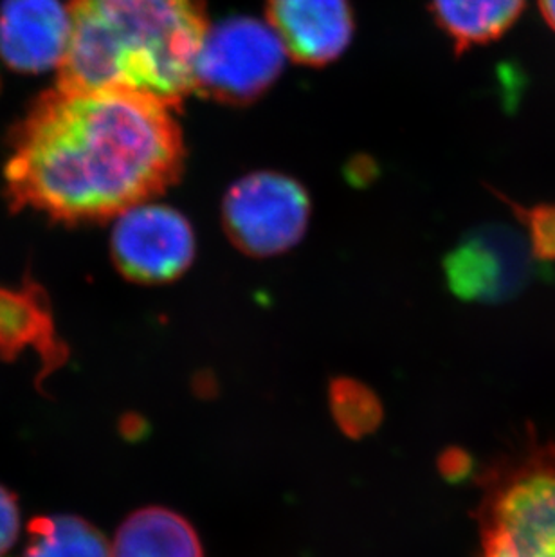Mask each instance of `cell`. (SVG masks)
I'll list each match as a JSON object with an SVG mask.
<instances>
[{"label": "cell", "mask_w": 555, "mask_h": 557, "mask_svg": "<svg viewBox=\"0 0 555 557\" xmlns=\"http://www.w3.org/2000/svg\"><path fill=\"white\" fill-rule=\"evenodd\" d=\"M71 16L60 0H4L0 8V59L21 73L60 67Z\"/></svg>", "instance_id": "52a82bcc"}, {"label": "cell", "mask_w": 555, "mask_h": 557, "mask_svg": "<svg viewBox=\"0 0 555 557\" xmlns=\"http://www.w3.org/2000/svg\"><path fill=\"white\" fill-rule=\"evenodd\" d=\"M513 206L527 230L532 255L540 260H555V205H540L534 208Z\"/></svg>", "instance_id": "9a60e30c"}, {"label": "cell", "mask_w": 555, "mask_h": 557, "mask_svg": "<svg viewBox=\"0 0 555 557\" xmlns=\"http://www.w3.org/2000/svg\"><path fill=\"white\" fill-rule=\"evenodd\" d=\"M436 26L456 53L496 42L519 21L527 0H430Z\"/></svg>", "instance_id": "8fae6325"}, {"label": "cell", "mask_w": 555, "mask_h": 557, "mask_svg": "<svg viewBox=\"0 0 555 557\" xmlns=\"http://www.w3.org/2000/svg\"><path fill=\"white\" fill-rule=\"evenodd\" d=\"M268 16L287 54L314 67L340 59L354 35L348 0H268Z\"/></svg>", "instance_id": "ba28073f"}, {"label": "cell", "mask_w": 555, "mask_h": 557, "mask_svg": "<svg viewBox=\"0 0 555 557\" xmlns=\"http://www.w3.org/2000/svg\"><path fill=\"white\" fill-rule=\"evenodd\" d=\"M173 111L134 90H48L11 137V206L79 224L163 194L181 177L186 153Z\"/></svg>", "instance_id": "6da1fadb"}, {"label": "cell", "mask_w": 555, "mask_h": 557, "mask_svg": "<svg viewBox=\"0 0 555 557\" xmlns=\"http://www.w3.org/2000/svg\"><path fill=\"white\" fill-rule=\"evenodd\" d=\"M482 557H555V469L508 480L483 515Z\"/></svg>", "instance_id": "8992f818"}, {"label": "cell", "mask_w": 555, "mask_h": 557, "mask_svg": "<svg viewBox=\"0 0 555 557\" xmlns=\"http://www.w3.org/2000/svg\"><path fill=\"white\" fill-rule=\"evenodd\" d=\"M331 408L337 426L354 438L378 430L383 417L378 395L354 379H337L332 383Z\"/></svg>", "instance_id": "5bb4252c"}, {"label": "cell", "mask_w": 555, "mask_h": 557, "mask_svg": "<svg viewBox=\"0 0 555 557\" xmlns=\"http://www.w3.org/2000/svg\"><path fill=\"white\" fill-rule=\"evenodd\" d=\"M310 199L298 181L257 172L236 181L225 194L222 222L231 243L249 257H276L304 238Z\"/></svg>", "instance_id": "277c9868"}, {"label": "cell", "mask_w": 555, "mask_h": 557, "mask_svg": "<svg viewBox=\"0 0 555 557\" xmlns=\"http://www.w3.org/2000/svg\"><path fill=\"white\" fill-rule=\"evenodd\" d=\"M285 54L273 27L249 16L225 18L206 32L194 90L231 106L251 103L276 82Z\"/></svg>", "instance_id": "3957f363"}, {"label": "cell", "mask_w": 555, "mask_h": 557, "mask_svg": "<svg viewBox=\"0 0 555 557\" xmlns=\"http://www.w3.org/2000/svg\"><path fill=\"white\" fill-rule=\"evenodd\" d=\"M37 345L53 350V326L49 314L37 298V290L10 293L0 290V350H22Z\"/></svg>", "instance_id": "4fadbf2b"}, {"label": "cell", "mask_w": 555, "mask_h": 557, "mask_svg": "<svg viewBox=\"0 0 555 557\" xmlns=\"http://www.w3.org/2000/svg\"><path fill=\"white\" fill-rule=\"evenodd\" d=\"M60 87L134 90L177 109L208 32L199 0H71Z\"/></svg>", "instance_id": "7a4b0ae2"}, {"label": "cell", "mask_w": 555, "mask_h": 557, "mask_svg": "<svg viewBox=\"0 0 555 557\" xmlns=\"http://www.w3.org/2000/svg\"><path fill=\"white\" fill-rule=\"evenodd\" d=\"M111 557H205V553L186 518L164 507H145L121 523Z\"/></svg>", "instance_id": "30bf717a"}, {"label": "cell", "mask_w": 555, "mask_h": 557, "mask_svg": "<svg viewBox=\"0 0 555 557\" xmlns=\"http://www.w3.org/2000/svg\"><path fill=\"white\" fill-rule=\"evenodd\" d=\"M195 248L194 227L181 211L148 202L118 215L111 237L115 268L136 284H170L183 276Z\"/></svg>", "instance_id": "5b68a950"}, {"label": "cell", "mask_w": 555, "mask_h": 557, "mask_svg": "<svg viewBox=\"0 0 555 557\" xmlns=\"http://www.w3.org/2000/svg\"><path fill=\"white\" fill-rule=\"evenodd\" d=\"M21 531V510L15 496L0 485V557L13 545Z\"/></svg>", "instance_id": "2e32d148"}, {"label": "cell", "mask_w": 555, "mask_h": 557, "mask_svg": "<svg viewBox=\"0 0 555 557\" xmlns=\"http://www.w3.org/2000/svg\"><path fill=\"white\" fill-rule=\"evenodd\" d=\"M541 15L545 18L546 24L555 32V0H538Z\"/></svg>", "instance_id": "e0dca14e"}, {"label": "cell", "mask_w": 555, "mask_h": 557, "mask_svg": "<svg viewBox=\"0 0 555 557\" xmlns=\"http://www.w3.org/2000/svg\"><path fill=\"white\" fill-rule=\"evenodd\" d=\"M24 557H111V545L78 516H42L27 527Z\"/></svg>", "instance_id": "7c38bea8"}, {"label": "cell", "mask_w": 555, "mask_h": 557, "mask_svg": "<svg viewBox=\"0 0 555 557\" xmlns=\"http://www.w3.org/2000/svg\"><path fill=\"white\" fill-rule=\"evenodd\" d=\"M521 248L508 244V235L478 232L451 251L445 260V276L455 295L466 300H499L510 295L523 280V255L508 258Z\"/></svg>", "instance_id": "9c48e42d"}]
</instances>
